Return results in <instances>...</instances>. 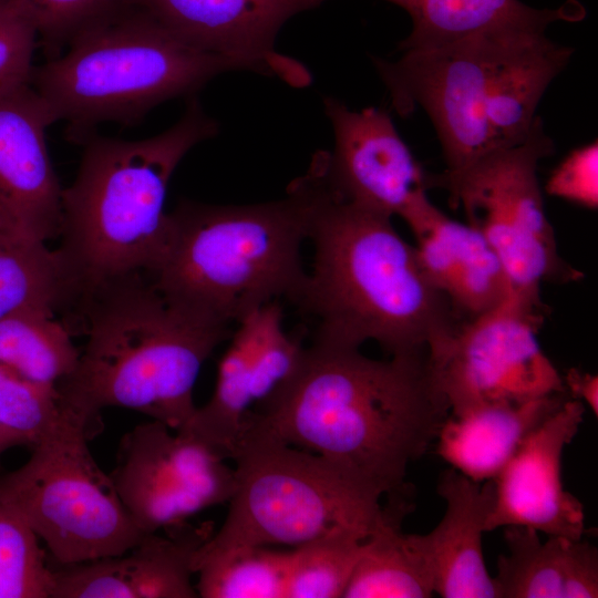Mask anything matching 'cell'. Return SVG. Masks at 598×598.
Returning <instances> with one entry per match:
<instances>
[{
  "label": "cell",
  "mask_w": 598,
  "mask_h": 598,
  "mask_svg": "<svg viewBox=\"0 0 598 598\" xmlns=\"http://www.w3.org/2000/svg\"><path fill=\"white\" fill-rule=\"evenodd\" d=\"M28 523L0 499V598H51L53 568Z\"/></svg>",
  "instance_id": "f546056e"
},
{
  "label": "cell",
  "mask_w": 598,
  "mask_h": 598,
  "mask_svg": "<svg viewBox=\"0 0 598 598\" xmlns=\"http://www.w3.org/2000/svg\"><path fill=\"white\" fill-rule=\"evenodd\" d=\"M308 198L299 179L287 196L251 205L181 200L168 213L162 254L145 275L167 299L231 326L258 308L292 303L307 271Z\"/></svg>",
  "instance_id": "5b68a950"
},
{
  "label": "cell",
  "mask_w": 598,
  "mask_h": 598,
  "mask_svg": "<svg viewBox=\"0 0 598 598\" xmlns=\"http://www.w3.org/2000/svg\"><path fill=\"white\" fill-rule=\"evenodd\" d=\"M402 8L412 20L400 50L442 48L505 27L558 20L577 21L585 9L577 1L558 9H535L519 0H384Z\"/></svg>",
  "instance_id": "603a6c76"
},
{
  "label": "cell",
  "mask_w": 598,
  "mask_h": 598,
  "mask_svg": "<svg viewBox=\"0 0 598 598\" xmlns=\"http://www.w3.org/2000/svg\"><path fill=\"white\" fill-rule=\"evenodd\" d=\"M89 427L74 414L0 477V499L42 539L59 566L120 555L145 534L93 458Z\"/></svg>",
  "instance_id": "ba28073f"
},
{
  "label": "cell",
  "mask_w": 598,
  "mask_h": 598,
  "mask_svg": "<svg viewBox=\"0 0 598 598\" xmlns=\"http://www.w3.org/2000/svg\"><path fill=\"white\" fill-rule=\"evenodd\" d=\"M326 0H126L175 38L199 51L247 63L251 71L293 86L310 83L309 71L278 53L275 41L295 14Z\"/></svg>",
  "instance_id": "4fadbf2b"
},
{
  "label": "cell",
  "mask_w": 598,
  "mask_h": 598,
  "mask_svg": "<svg viewBox=\"0 0 598 598\" xmlns=\"http://www.w3.org/2000/svg\"><path fill=\"white\" fill-rule=\"evenodd\" d=\"M65 324L86 337L73 372L56 384L64 406L92 434L101 411L124 408L182 429L194 386L230 326L167 299L144 272L86 293Z\"/></svg>",
  "instance_id": "3957f363"
},
{
  "label": "cell",
  "mask_w": 598,
  "mask_h": 598,
  "mask_svg": "<svg viewBox=\"0 0 598 598\" xmlns=\"http://www.w3.org/2000/svg\"><path fill=\"white\" fill-rule=\"evenodd\" d=\"M218 127L190 96L178 122L158 135L126 141L94 133L81 144L76 176L62 189L58 247L81 299L155 266L167 235L169 179L188 151Z\"/></svg>",
  "instance_id": "277c9868"
},
{
  "label": "cell",
  "mask_w": 598,
  "mask_h": 598,
  "mask_svg": "<svg viewBox=\"0 0 598 598\" xmlns=\"http://www.w3.org/2000/svg\"><path fill=\"white\" fill-rule=\"evenodd\" d=\"M268 305V303H267ZM267 305L237 322L220 359L210 399L197 406L179 430L231 460L244 423L254 409V361L265 326Z\"/></svg>",
  "instance_id": "cb8c5ba5"
},
{
  "label": "cell",
  "mask_w": 598,
  "mask_h": 598,
  "mask_svg": "<svg viewBox=\"0 0 598 598\" xmlns=\"http://www.w3.org/2000/svg\"><path fill=\"white\" fill-rule=\"evenodd\" d=\"M597 142L570 153L553 172L546 192L590 209L598 205Z\"/></svg>",
  "instance_id": "836d02e7"
},
{
  "label": "cell",
  "mask_w": 598,
  "mask_h": 598,
  "mask_svg": "<svg viewBox=\"0 0 598 598\" xmlns=\"http://www.w3.org/2000/svg\"><path fill=\"white\" fill-rule=\"evenodd\" d=\"M546 22L489 30L431 50L408 51L396 61L373 58L394 110L425 111L439 136L446 169L460 174L492 152L486 111L494 65L515 32Z\"/></svg>",
  "instance_id": "30bf717a"
},
{
  "label": "cell",
  "mask_w": 598,
  "mask_h": 598,
  "mask_svg": "<svg viewBox=\"0 0 598 598\" xmlns=\"http://www.w3.org/2000/svg\"><path fill=\"white\" fill-rule=\"evenodd\" d=\"M289 550L230 549L195 561L202 598H286Z\"/></svg>",
  "instance_id": "83f0119b"
},
{
  "label": "cell",
  "mask_w": 598,
  "mask_h": 598,
  "mask_svg": "<svg viewBox=\"0 0 598 598\" xmlns=\"http://www.w3.org/2000/svg\"><path fill=\"white\" fill-rule=\"evenodd\" d=\"M508 553L497 558L498 598H596L598 550L590 543L560 535L542 542L526 526H505Z\"/></svg>",
  "instance_id": "44dd1931"
},
{
  "label": "cell",
  "mask_w": 598,
  "mask_h": 598,
  "mask_svg": "<svg viewBox=\"0 0 598 598\" xmlns=\"http://www.w3.org/2000/svg\"><path fill=\"white\" fill-rule=\"evenodd\" d=\"M147 533L126 551L53 569L51 598H197L195 557L213 530L186 523Z\"/></svg>",
  "instance_id": "e0dca14e"
},
{
  "label": "cell",
  "mask_w": 598,
  "mask_h": 598,
  "mask_svg": "<svg viewBox=\"0 0 598 598\" xmlns=\"http://www.w3.org/2000/svg\"><path fill=\"white\" fill-rule=\"evenodd\" d=\"M33 11L38 47L47 59L127 10L126 0H27Z\"/></svg>",
  "instance_id": "1f68e13d"
},
{
  "label": "cell",
  "mask_w": 598,
  "mask_h": 598,
  "mask_svg": "<svg viewBox=\"0 0 598 598\" xmlns=\"http://www.w3.org/2000/svg\"><path fill=\"white\" fill-rule=\"evenodd\" d=\"M437 493L446 503L442 519L427 534H412L434 592L444 598H498L482 549L494 502L493 480L478 483L451 467L441 473Z\"/></svg>",
  "instance_id": "d6986e66"
},
{
  "label": "cell",
  "mask_w": 598,
  "mask_h": 598,
  "mask_svg": "<svg viewBox=\"0 0 598 598\" xmlns=\"http://www.w3.org/2000/svg\"><path fill=\"white\" fill-rule=\"evenodd\" d=\"M71 415L55 385L34 382L0 363V427L33 446Z\"/></svg>",
  "instance_id": "4dcf8cb0"
},
{
  "label": "cell",
  "mask_w": 598,
  "mask_h": 598,
  "mask_svg": "<svg viewBox=\"0 0 598 598\" xmlns=\"http://www.w3.org/2000/svg\"><path fill=\"white\" fill-rule=\"evenodd\" d=\"M17 445H28V442L19 434L0 427V455Z\"/></svg>",
  "instance_id": "d590c367"
},
{
  "label": "cell",
  "mask_w": 598,
  "mask_h": 598,
  "mask_svg": "<svg viewBox=\"0 0 598 598\" xmlns=\"http://www.w3.org/2000/svg\"><path fill=\"white\" fill-rule=\"evenodd\" d=\"M450 405L427 353L377 360L312 341L293 375L246 417L250 427L321 455L388 498L436 440Z\"/></svg>",
  "instance_id": "6da1fadb"
},
{
  "label": "cell",
  "mask_w": 598,
  "mask_h": 598,
  "mask_svg": "<svg viewBox=\"0 0 598 598\" xmlns=\"http://www.w3.org/2000/svg\"><path fill=\"white\" fill-rule=\"evenodd\" d=\"M569 398L586 404L595 416L598 415V378L596 374L573 368L563 378Z\"/></svg>",
  "instance_id": "e575fe53"
},
{
  "label": "cell",
  "mask_w": 598,
  "mask_h": 598,
  "mask_svg": "<svg viewBox=\"0 0 598 598\" xmlns=\"http://www.w3.org/2000/svg\"><path fill=\"white\" fill-rule=\"evenodd\" d=\"M251 71L239 60L182 42L147 16L127 9L34 66L30 85L66 140L82 144L105 122L136 124L155 106L194 96L220 73Z\"/></svg>",
  "instance_id": "8992f818"
},
{
  "label": "cell",
  "mask_w": 598,
  "mask_h": 598,
  "mask_svg": "<svg viewBox=\"0 0 598 598\" xmlns=\"http://www.w3.org/2000/svg\"><path fill=\"white\" fill-rule=\"evenodd\" d=\"M334 147L326 153L327 176L344 198L390 217H403L426 194V176L398 133L389 113L350 110L323 100Z\"/></svg>",
  "instance_id": "5bb4252c"
},
{
  "label": "cell",
  "mask_w": 598,
  "mask_h": 598,
  "mask_svg": "<svg viewBox=\"0 0 598 598\" xmlns=\"http://www.w3.org/2000/svg\"><path fill=\"white\" fill-rule=\"evenodd\" d=\"M299 178L313 262L293 305L313 320L312 341L357 349L374 341L390 357L429 353L466 320L430 281L392 217L333 188L326 151Z\"/></svg>",
  "instance_id": "7a4b0ae2"
},
{
  "label": "cell",
  "mask_w": 598,
  "mask_h": 598,
  "mask_svg": "<svg viewBox=\"0 0 598 598\" xmlns=\"http://www.w3.org/2000/svg\"><path fill=\"white\" fill-rule=\"evenodd\" d=\"M367 537L340 532L289 550L286 598H342Z\"/></svg>",
  "instance_id": "f1b7e54d"
},
{
  "label": "cell",
  "mask_w": 598,
  "mask_h": 598,
  "mask_svg": "<svg viewBox=\"0 0 598 598\" xmlns=\"http://www.w3.org/2000/svg\"><path fill=\"white\" fill-rule=\"evenodd\" d=\"M553 152L554 143L536 116L522 143L494 150L460 174L426 177L427 187L448 192L450 204L463 208L467 224L494 249L508 279V297L539 310H545L543 282L582 276L559 256L544 209L537 167Z\"/></svg>",
  "instance_id": "9c48e42d"
},
{
  "label": "cell",
  "mask_w": 598,
  "mask_h": 598,
  "mask_svg": "<svg viewBox=\"0 0 598 598\" xmlns=\"http://www.w3.org/2000/svg\"><path fill=\"white\" fill-rule=\"evenodd\" d=\"M80 298L58 248L0 235V319L27 309L62 313L66 319Z\"/></svg>",
  "instance_id": "484cf974"
},
{
  "label": "cell",
  "mask_w": 598,
  "mask_h": 598,
  "mask_svg": "<svg viewBox=\"0 0 598 598\" xmlns=\"http://www.w3.org/2000/svg\"><path fill=\"white\" fill-rule=\"evenodd\" d=\"M53 123L30 84L0 93V235L44 243L60 235L63 188L45 143Z\"/></svg>",
  "instance_id": "2e32d148"
},
{
  "label": "cell",
  "mask_w": 598,
  "mask_h": 598,
  "mask_svg": "<svg viewBox=\"0 0 598 598\" xmlns=\"http://www.w3.org/2000/svg\"><path fill=\"white\" fill-rule=\"evenodd\" d=\"M545 31L535 27L515 32L498 53L486 111L493 151L528 136L542 96L573 54L571 48L553 42Z\"/></svg>",
  "instance_id": "ffe728a7"
},
{
  "label": "cell",
  "mask_w": 598,
  "mask_h": 598,
  "mask_svg": "<svg viewBox=\"0 0 598 598\" xmlns=\"http://www.w3.org/2000/svg\"><path fill=\"white\" fill-rule=\"evenodd\" d=\"M584 413L585 405L568 398L525 439L493 478L494 502L485 532L515 525L584 538L582 504L561 482L563 452L576 436Z\"/></svg>",
  "instance_id": "9a60e30c"
},
{
  "label": "cell",
  "mask_w": 598,
  "mask_h": 598,
  "mask_svg": "<svg viewBox=\"0 0 598 598\" xmlns=\"http://www.w3.org/2000/svg\"><path fill=\"white\" fill-rule=\"evenodd\" d=\"M402 219L415 237L414 246L430 281L462 318L485 313L509 296L503 264L477 229L446 216L427 195Z\"/></svg>",
  "instance_id": "ac0fdd59"
},
{
  "label": "cell",
  "mask_w": 598,
  "mask_h": 598,
  "mask_svg": "<svg viewBox=\"0 0 598 598\" xmlns=\"http://www.w3.org/2000/svg\"><path fill=\"white\" fill-rule=\"evenodd\" d=\"M388 499L386 514L365 538L342 598H429L435 594L412 534L401 529L411 505L406 495Z\"/></svg>",
  "instance_id": "d4e9b609"
},
{
  "label": "cell",
  "mask_w": 598,
  "mask_h": 598,
  "mask_svg": "<svg viewBox=\"0 0 598 598\" xmlns=\"http://www.w3.org/2000/svg\"><path fill=\"white\" fill-rule=\"evenodd\" d=\"M55 315L27 309L0 319V363L34 382L55 385L75 369L80 352Z\"/></svg>",
  "instance_id": "4316f807"
},
{
  "label": "cell",
  "mask_w": 598,
  "mask_h": 598,
  "mask_svg": "<svg viewBox=\"0 0 598 598\" xmlns=\"http://www.w3.org/2000/svg\"><path fill=\"white\" fill-rule=\"evenodd\" d=\"M110 477L144 533L165 530L227 504L235 489V471L227 460L156 420L135 425L122 437Z\"/></svg>",
  "instance_id": "7c38bea8"
},
{
  "label": "cell",
  "mask_w": 598,
  "mask_h": 598,
  "mask_svg": "<svg viewBox=\"0 0 598 598\" xmlns=\"http://www.w3.org/2000/svg\"><path fill=\"white\" fill-rule=\"evenodd\" d=\"M544 317L543 310L507 297L496 308L464 320L429 351L451 414L566 392L563 377L536 338Z\"/></svg>",
  "instance_id": "8fae6325"
},
{
  "label": "cell",
  "mask_w": 598,
  "mask_h": 598,
  "mask_svg": "<svg viewBox=\"0 0 598 598\" xmlns=\"http://www.w3.org/2000/svg\"><path fill=\"white\" fill-rule=\"evenodd\" d=\"M569 398L554 393L520 403H494L448 414L437 440V454L466 477L493 480L525 439Z\"/></svg>",
  "instance_id": "7402d4cb"
},
{
  "label": "cell",
  "mask_w": 598,
  "mask_h": 598,
  "mask_svg": "<svg viewBox=\"0 0 598 598\" xmlns=\"http://www.w3.org/2000/svg\"><path fill=\"white\" fill-rule=\"evenodd\" d=\"M231 461L226 517L195 561L240 547L293 548L340 532L369 536L385 516L382 497L339 466L265 432L245 427Z\"/></svg>",
  "instance_id": "52a82bcc"
},
{
  "label": "cell",
  "mask_w": 598,
  "mask_h": 598,
  "mask_svg": "<svg viewBox=\"0 0 598 598\" xmlns=\"http://www.w3.org/2000/svg\"><path fill=\"white\" fill-rule=\"evenodd\" d=\"M37 47V23L29 2L0 0V93L30 84Z\"/></svg>",
  "instance_id": "d6a6232c"
}]
</instances>
